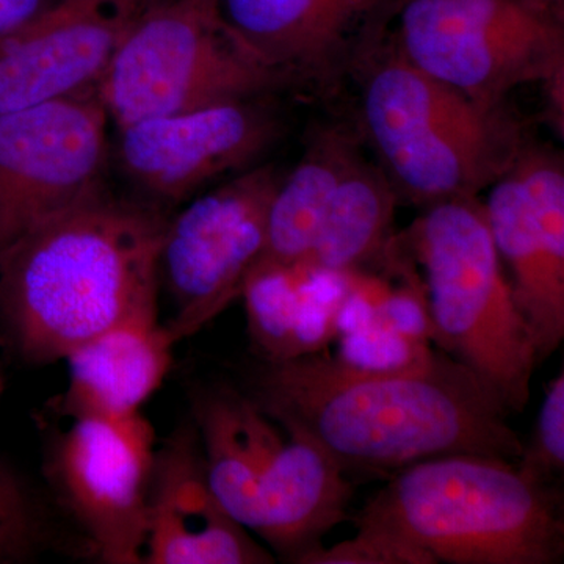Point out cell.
<instances>
[{
  "label": "cell",
  "instance_id": "1",
  "mask_svg": "<svg viewBox=\"0 0 564 564\" xmlns=\"http://www.w3.org/2000/svg\"><path fill=\"white\" fill-rule=\"evenodd\" d=\"M288 433L322 445L348 469L400 470L447 455L518 463L524 443L507 408L448 352L426 348L391 367L318 351L262 361L247 395Z\"/></svg>",
  "mask_w": 564,
  "mask_h": 564
},
{
  "label": "cell",
  "instance_id": "2",
  "mask_svg": "<svg viewBox=\"0 0 564 564\" xmlns=\"http://www.w3.org/2000/svg\"><path fill=\"white\" fill-rule=\"evenodd\" d=\"M169 220L106 192L0 250V321L29 362L66 359L93 337L159 314Z\"/></svg>",
  "mask_w": 564,
  "mask_h": 564
},
{
  "label": "cell",
  "instance_id": "3",
  "mask_svg": "<svg viewBox=\"0 0 564 564\" xmlns=\"http://www.w3.org/2000/svg\"><path fill=\"white\" fill-rule=\"evenodd\" d=\"M356 525L399 534L436 563L556 564L564 554L558 494L494 456H437L397 470Z\"/></svg>",
  "mask_w": 564,
  "mask_h": 564
},
{
  "label": "cell",
  "instance_id": "4",
  "mask_svg": "<svg viewBox=\"0 0 564 564\" xmlns=\"http://www.w3.org/2000/svg\"><path fill=\"white\" fill-rule=\"evenodd\" d=\"M362 128L397 195L421 206L477 196L524 147L505 106L489 107L406 61L386 36L361 63Z\"/></svg>",
  "mask_w": 564,
  "mask_h": 564
},
{
  "label": "cell",
  "instance_id": "5",
  "mask_svg": "<svg viewBox=\"0 0 564 564\" xmlns=\"http://www.w3.org/2000/svg\"><path fill=\"white\" fill-rule=\"evenodd\" d=\"M406 237L425 272L433 339L469 367L508 413H522L540 361L494 243L485 203L462 196L432 204Z\"/></svg>",
  "mask_w": 564,
  "mask_h": 564
},
{
  "label": "cell",
  "instance_id": "6",
  "mask_svg": "<svg viewBox=\"0 0 564 564\" xmlns=\"http://www.w3.org/2000/svg\"><path fill=\"white\" fill-rule=\"evenodd\" d=\"M285 87L237 39L220 14L188 0L152 2L133 21L98 84L118 128L251 101Z\"/></svg>",
  "mask_w": 564,
  "mask_h": 564
},
{
  "label": "cell",
  "instance_id": "7",
  "mask_svg": "<svg viewBox=\"0 0 564 564\" xmlns=\"http://www.w3.org/2000/svg\"><path fill=\"white\" fill-rule=\"evenodd\" d=\"M393 18L406 61L485 106L564 73L563 22L518 0H397Z\"/></svg>",
  "mask_w": 564,
  "mask_h": 564
},
{
  "label": "cell",
  "instance_id": "8",
  "mask_svg": "<svg viewBox=\"0 0 564 564\" xmlns=\"http://www.w3.org/2000/svg\"><path fill=\"white\" fill-rule=\"evenodd\" d=\"M282 177L274 165L247 170L169 220L159 274L172 296L174 313L165 325L176 343L242 296L265 247L270 204Z\"/></svg>",
  "mask_w": 564,
  "mask_h": 564
},
{
  "label": "cell",
  "instance_id": "9",
  "mask_svg": "<svg viewBox=\"0 0 564 564\" xmlns=\"http://www.w3.org/2000/svg\"><path fill=\"white\" fill-rule=\"evenodd\" d=\"M107 120L98 88L0 113V250L104 192Z\"/></svg>",
  "mask_w": 564,
  "mask_h": 564
},
{
  "label": "cell",
  "instance_id": "10",
  "mask_svg": "<svg viewBox=\"0 0 564 564\" xmlns=\"http://www.w3.org/2000/svg\"><path fill=\"white\" fill-rule=\"evenodd\" d=\"M155 451L141 413L73 419L55 448L54 484L104 563H143Z\"/></svg>",
  "mask_w": 564,
  "mask_h": 564
},
{
  "label": "cell",
  "instance_id": "11",
  "mask_svg": "<svg viewBox=\"0 0 564 564\" xmlns=\"http://www.w3.org/2000/svg\"><path fill=\"white\" fill-rule=\"evenodd\" d=\"M485 209L538 361L544 362L564 339L562 155L524 143L511 169L491 185Z\"/></svg>",
  "mask_w": 564,
  "mask_h": 564
},
{
  "label": "cell",
  "instance_id": "12",
  "mask_svg": "<svg viewBox=\"0 0 564 564\" xmlns=\"http://www.w3.org/2000/svg\"><path fill=\"white\" fill-rule=\"evenodd\" d=\"M397 0H220L237 39L285 85L329 91L372 54Z\"/></svg>",
  "mask_w": 564,
  "mask_h": 564
},
{
  "label": "cell",
  "instance_id": "13",
  "mask_svg": "<svg viewBox=\"0 0 564 564\" xmlns=\"http://www.w3.org/2000/svg\"><path fill=\"white\" fill-rule=\"evenodd\" d=\"M154 0H57L0 39V113L96 90Z\"/></svg>",
  "mask_w": 564,
  "mask_h": 564
},
{
  "label": "cell",
  "instance_id": "14",
  "mask_svg": "<svg viewBox=\"0 0 564 564\" xmlns=\"http://www.w3.org/2000/svg\"><path fill=\"white\" fill-rule=\"evenodd\" d=\"M120 131L128 176L152 198L177 203L223 174L247 169L273 143L280 126L251 99L150 118Z\"/></svg>",
  "mask_w": 564,
  "mask_h": 564
},
{
  "label": "cell",
  "instance_id": "15",
  "mask_svg": "<svg viewBox=\"0 0 564 564\" xmlns=\"http://www.w3.org/2000/svg\"><path fill=\"white\" fill-rule=\"evenodd\" d=\"M273 562V555L226 513L212 491L196 429L174 433L155 451L143 563Z\"/></svg>",
  "mask_w": 564,
  "mask_h": 564
},
{
  "label": "cell",
  "instance_id": "16",
  "mask_svg": "<svg viewBox=\"0 0 564 564\" xmlns=\"http://www.w3.org/2000/svg\"><path fill=\"white\" fill-rule=\"evenodd\" d=\"M351 492L336 458L310 437L289 433L263 470L254 533L280 558L302 564L343 522Z\"/></svg>",
  "mask_w": 564,
  "mask_h": 564
},
{
  "label": "cell",
  "instance_id": "17",
  "mask_svg": "<svg viewBox=\"0 0 564 564\" xmlns=\"http://www.w3.org/2000/svg\"><path fill=\"white\" fill-rule=\"evenodd\" d=\"M174 344L159 314L131 318L93 337L66 356L69 384L58 408L70 419L140 414L170 372Z\"/></svg>",
  "mask_w": 564,
  "mask_h": 564
},
{
  "label": "cell",
  "instance_id": "18",
  "mask_svg": "<svg viewBox=\"0 0 564 564\" xmlns=\"http://www.w3.org/2000/svg\"><path fill=\"white\" fill-rule=\"evenodd\" d=\"M350 273L310 267L252 270L242 296L248 333L262 361H285L323 351L339 336Z\"/></svg>",
  "mask_w": 564,
  "mask_h": 564
},
{
  "label": "cell",
  "instance_id": "19",
  "mask_svg": "<svg viewBox=\"0 0 564 564\" xmlns=\"http://www.w3.org/2000/svg\"><path fill=\"white\" fill-rule=\"evenodd\" d=\"M207 480L226 513L245 529L258 524L259 486L282 440L248 397L217 392L196 408Z\"/></svg>",
  "mask_w": 564,
  "mask_h": 564
},
{
  "label": "cell",
  "instance_id": "20",
  "mask_svg": "<svg viewBox=\"0 0 564 564\" xmlns=\"http://www.w3.org/2000/svg\"><path fill=\"white\" fill-rule=\"evenodd\" d=\"M361 155L344 128L322 129L302 161L284 174L270 204L265 247L254 269H289L306 261L337 184Z\"/></svg>",
  "mask_w": 564,
  "mask_h": 564
},
{
  "label": "cell",
  "instance_id": "21",
  "mask_svg": "<svg viewBox=\"0 0 564 564\" xmlns=\"http://www.w3.org/2000/svg\"><path fill=\"white\" fill-rule=\"evenodd\" d=\"M397 199L383 170L359 155L337 184L302 265L322 273L361 272L391 248Z\"/></svg>",
  "mask_w": 564,
  "mask_h": 564
},
{
  "label": "cell",
  "instance_id": "22",
  "mask_svg": "<svg viewBox=\"0 0 564 564\" xmlns=\"http://www.w3.org/2000/svg\"><path fill=\"white\" fill-rule=\"evenodd\" d=\"M46 521L24 486L0 469V564L22 563L47 545Z\"/></svg>",
  "mask_w": 564,
  "mask_h": 564
},
{
  "label": "cell",
  "instance_id": "23",
  "mask_svg": "<svg viewBox=\"0 0 564 564\" xmlns=\"http://www.w3.org/2000/svg\"><path fill=\"white\" fill-rule=\"evenodd\" d=\"M518 464L525 477L551 485L564 469V373L547 386L532 443L524 444Z\"/></svg>",
  "mask_w": 564,
  "mask_h": 564
},
{
  "label": "cell",
  "instance_id": "24",
  "mask_svg": "<svg viewBox=\"0 0 564 564\" xmlns=\"http://www.w3.org/2000/svg\"><path fill=\"white\" fill-rule=\"evenodd\" d=\"M351 540L315 549L302 564H437L432 555L399 534L372 525H356Z\"/></svg>",
  "mask_w": 564,
  "mask_h": 564
},
{
  "label": "cell",
  "instance_id": "25",
  "mask_svg": "<svg viewBox=\"0 0 564 564\" xmlns=\"http://www.w3.org/2000/svg\"><path fill=\"white\" fill-rule=\"evenodd\" d=\"M57 0H0V39L28 24Z\"/></svg>",
  "mask_w": 564,
  "mask_h": 564
},
{
  "label": "cell",
  "instance_id": "26",
  "mask_svg": "<svg viewBox=\"0 0 564 564\" xmlns=\"http://www.w3.org/2000/svg\"><path fill=\"white\" fill-rule=\"evenodd\" d=\"M518 2L552 20L564 21V0H518Z\"/></svg>",
  "mask_w": 564,
  "mask_h": 564
},
{
  "label": "cell",
  "instance_id": "27",
  "mask_svg": "<svg viewBox=\"0 0 564 564\" xmlns=\"http://www.w3.org/2000/svg\"><path fill=\"white\" fill-rule=\"evenodd\" d=\"M193 6L198 7L199 10L206 11L209 14H220L218 13V6H220V0H188Z\"/></svg>",
  "mask_w": 564,
  "mask_h": 564
}]
</instances>
